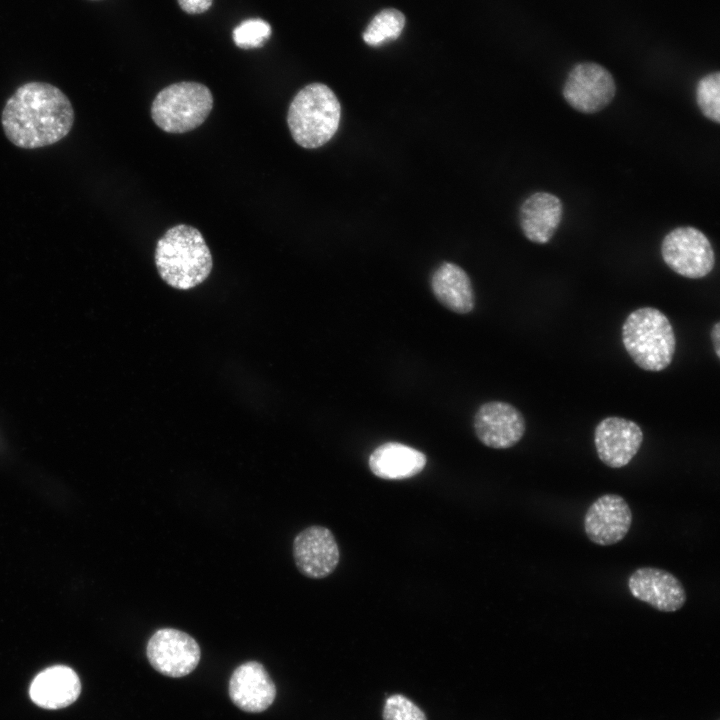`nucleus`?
<instances>
[{
	"instance_id": "1",
	"label": "nucleus",
	"mask_w": 720,
	"mask_h": 720,
	"mask_svg": "<svg viewBox=\"0 0 720 720\" xmlns=\"http://www.w3.org/2000/svg\"><path fill=\"white\" fill-rule=\"evenodd\" d=\"M1 122L7 139L23 149L55 144L69 134L74 110L68 97L46 82L19 86L6 101Z\"/></svg>"
},
{
	"instance_id": "2",
	"label": "nucleus",
	"mask_w": 720,
	"mask_h": 720,
	"mask_svg": "<svg viewBox=\"0 0 720 720\" xmlns=\"http://www.w3.org/2000/svg\"><path fill=\"white\" fill-rule=\"evenodd\" d=\"M155 264L162 280L179 290L204 282L213 267L211 252L200 231L179 224L157 241Z\"/></svg>"
},
{
	"instance_id": "3",
	"label": "nucleus",
	"mask_w": 720,
	"mask_h": 720,
	"mask_svg": "<svg viewBox=\"0 0 720 720\" xmlns=\"http://www.w3.org/2000/svg\"><path fill=\"white\" fill-rule=\"evenodd\" d=\"M622 342L634 363L652 372L666 369L676 350L672 324L663 312L653 307L629 313L622 326Z\"/></svg>"
},
{
	"instance_id": "4",
	"label": "nucleus",
	"mask_w": 720,
	"mask_h": 720,
	"mask_svg": "<svg viewBox=\"0 0 720 720\" xmlns=\"http://www.w3.org/2000/svg\"><path fill=\"white\" fill-rule=\"evenodd\" d=\"M340 117L341 106L335 93L325 84L311 83L291 101L287 124L298 145L314 149L334 136Z\"/></svg>"
},
{
	"instance_id": "5",
	"label": "nucleus",
	"mask_w": 720,
	"mask_h": 720,
	"mask_svg": "<svg viewBox=\"0 0 720 720\" xmlns=\"http://www.w3.org/2000/svg\"><path fill=\"white\" fill-rule=\"evenodd\" d=\"M213 95L198 82L184 81L162 89L151 106V117L163 131L181 134L194 130L209 116Z\"/></svg>"
},
{
	"instance_id": "6",
	"label": "nucleus",
	"mask_w": 720,
	"mask_h": 720,
	"mask_svg": "<svg viewBox=\"0 0 720 720\" xmlns=\"http://www.w3.org/2000/svg\"><path fill=\"white\" fill-rule=\"evenodd\" d=\"M661 255L671 270L689 279L707 276L715 264L710 241L691 226L671 230L662 240Z\"/></svg>"
},
{
	"instance_id": "7",
	"label": "nucleus",
	"mask_w": 720,
	"mask_h": 720,
	"mask_svg": "<svg viewBox=\"0 0 720 720\" xmlns=\"http://www.w3.org/2000/svg\"><path fill=\"white\" fill-rule=\"evenodd\" d=\"M616 85L612 74L594 62L576 64L563 86V97L575 110L592 114L604 109L614 98Z\"/></svg>"
},
{
	"instance_id": "8",
	"label": "nucleus",
	"mask_w": 720,
	"mask_h": 720,
	"mask_svg": "<svg viewBox=\"0 0 720 720\" xmlns=\"http://www.w3.org/2000/svg\"><path fill=\"white\" fill-rule=\"evenodd\" d=\"M146 655L157 672L180 678L194 671L200 661L201 650L196 640L186 632L162 628L148 640Z\"/></svg>"
},
{
	"instance_id": "9",
	"label": "nucleus",
	"mask_w": 720,
	"mask_h": 720,
	"mask_svg": "<svg viewBox=\"0 0 720 720\" xmlns=\"http://www.w3.org/2000/svg\"><path fill=\"white\" fill-rule=\"evenodd\" d=\"M643 432L631 420L610 416L601 420L594 430V444L599 459L608 467L629 464L640 450Z\"/></svg>"
},
{
	"instance_id": "10",
	"label": "nucleus",
	"mask_w": 720,
	"mask_h": 720,
	"mask_svg": "<svg viewBox=\"0 0 720 720\" xmlns=\"http://www.w3.org/2000/svg\"><path fill=\"white\" fill-rule=\"evenodd\" d=\"M632 518L630 506L622 496L604 494L588 507L584 516V531L597 545H613L627 535Z\"/></svg>"
},
{
	"instance_id": "11",
	"label": "nucleus",
	"mask_w": 720,
	"mask_h": 720,
	"mask_svg": "<svg viewBox=\"0 0 720 720\" xmlns=\"http://www.w3.org/2000/svg\"><path fill=\"white\" fill-rule=\"evenodd\" d=\"M478 439L486 446L507 449L523 437L526 423L522 413L513 405L491 401L480 406L474 418Z\"/></svg>"
},
{
	"instance_id": "12",
	"label": "nucleus",
	"mask_w": 720,
	"mask_h": 720,
	"mask_svg": "<svg viewBox=\"0 0 720 720\" xmlns=\"http://www.w3.org/2000/svg\"><path fill=\"white\" fill-rule=\"evenodd\" d=\"M293 556L299 571L314 579L331 574L340 557L334 535L322 526L308 527L296 535Z\"/></svg>"
},
{
	"instance_id": "13",
	"label": "nucleus",
	"mask_w": 720,
	"mask_h": 720,
	"mask_svg": "<svg viewBox=\"0 0 720 720\" xmlns=\"http://www.w3.org/2000/svg\"><path fill=\"white\" fill-rule=\"evenodd\" d=\"M629 591L636 599L661 612L680 610L687 599L680 580L672 573L656 567H640L628 578Z\"/></svg>"
},
{
	"instance_id": "14",
	"label": "nucleus",
	"mask_w": 720,
	"mask_h": 720,
	"mask_svg": "<svg viewBox=\"0 0 720 720\" xmlns=\"http://www.w3.org/2000/svg\"><path fill=\"white\" fill-rule=\"evenodd\" d=\"M228 692L231 701L239 709L249 713H260L274 702L276 686L261 663L248 661L233 671Z\"/></svg>"
},
{
	"instance_id": "15",
	"label": "nucleus",
	"mask_w": 720,
	"mask_h": 720,
	"mask_svg": "<svg viewBox=\"0 0 720 720\" xmlns=\"http://www.w3.org/2000/svg\"><path fill=\"white\" fill-rule=\"evenodd\" d=\"M563 213L561 200L548 192H536L524 200L520 207V226L531 242L545 244L555 234Z\"/></svg>"
},
{
	"instance_id": "16",
	"label": "nucleus",
	"mask_w": 720,
	"mask_h": 720,
	"mask_svg": "<svg viewBox=\"0 0 720 720\" xmlns=\"http://www.w3.org/2000/svg\"><path fill=\"white\" fill-rule=\"evenodd\" d=\"M81 692L77 674L69 667L58 665L40 672L30 686V697L45 709H61L76 701Z\"/></svg>"
},
{
	"instance_id": "17",
	"label": "nucleus",
	"mask_w": 720,
	"mask_h": 720,
	"mask_svg": "<svg viewBox=\"0 0 720 720\" xmlns=\"http://www.w3.org/2000/svg\"><path fill=\"white\" fill-rule=\"evenodd\" d=\"M426 464V456L410 446L388 442L377 447L369 457V467L374 475L388 480H400L420 473Z\"/></svg>"
},
{
	"instance_id": "18",
	"label": "nucleus",
	"mask_w": 720,
	"mask_h": 720,
	"mask_svg": "<svg viewBox=\"0 0 720 720\" xmlns=\"http://www.w3.org/2000/svg\"><path fill=\"white\" fill-rule=\"evenodd\" d=\"M431 288L445 307L465 314L474 307V292L467 273L458 265L444 262L433 273Z\"/></svg>"
},
{
	"instance_id": "19",
	"label": "nucleus",
	"mask_w": 720,
	"mask_h": 720,
	"mask_svg": "<svg viewBox=\"0 0 720 720\" xmlns=\"http://www.w3.org/2000/svg\"><path fill=\"white\" fill-rule=\"evenodd\" d=\"M405 25V16L394 8L380 11L363 32V40L370 46H380L397 39Z\"/></svg>"
},
{
	"instance_id": "20",
	"label": "nucleus",
	"mask_w": 720,
	"mask_h": 720,
	"mask_svg": "<svg viewBox=\"0 0 720 720\" xmlns=\"http://www.w3.org/2000/svg\"><path fill=\"white\" fill-rule=\"evenodd\" d=\"M720 73H709L696 86V102L701 113L709 120L720 122Z\"/></svg>"
},
{
	"instance_id": "21",
	"label": "nucleus",
	"mask_w": 720,
	"mask_h": 720,
	"mask_svg": "<svg viewBox=\"0 0 720 720\" xmlns=\"http://www.w3.org/2000/svg\"><path fill=\"white\" fill-rule=\"evenodd\" d=\"M271 35L270 25L262 19H248L233 31L235 44L243 49L262 46Z\"/></svg>"
},
{
	"instance_id": "22",
	"label": "nucleus",
	"mask_w": 720,
	"mask_h": 720,
	"mask_svg": "<svg viewBox=\"0 0 720 720\" xmlns=\"http://www.w3.org/2000/svg\"><path fill=\"white\" fill-rule=\"evenodd\" d=\"M383 720H428L425 712L411 699L402 694H392L385 699Z\"/></svg>"
},
{
	"instance_id": "23",
	"label": "nucleus",
	"mask_w": 720,
	"mask_h": 720,
	"mask_svg": "<svg viewBox=\"0 0 720 720\" xmlns=\"http://www.w3.org/2000/svg\"><path fill=\"white\" fill-rule=\"evenodd\" d=\"M213 0H178L183 11L189 14H199L208 10Z\"/></svg>"
},
{
	"instance_id": "24",
	"label": "nucleus",
	"mask_w": 720,
	"mask_h": 720,
	"mask_svg": "<svg viewBox=\"0 0 720 720\" xmlns=\"http://www.w3.org/2000/svg\"><path fill=\"white\" fill-rule=\"evenodd\" d=\"M711 339L717 358H720V322L717 321L711 330Z\"/></svg>"
}]
</instances>
